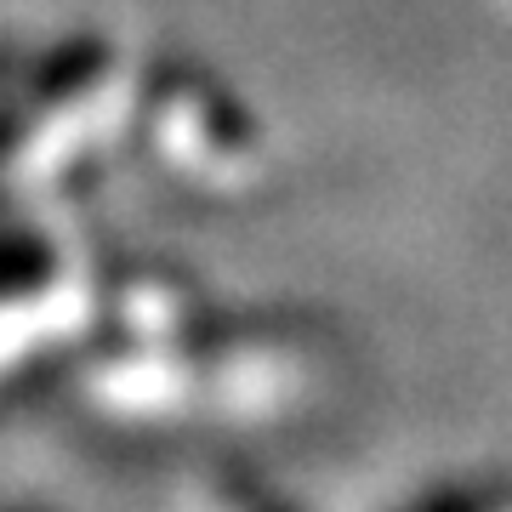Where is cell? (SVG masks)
Here are the masks:
<instances>
[{
    "label": "cell",
    "instance_id": "cell-1",
    "mask_svg": "<svg viewBox=\"0 0 512 512\" xmlns=\"http://www.w3.org/2000/svg\"><path fill=\"white\" fill-rule=\"evenodd\" d=\"M410 512H512V484H444Z\"/></svg>",
    "mask_w": 512,
    "mask_h": 512
}]
</instances>
